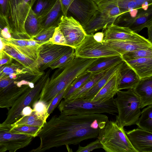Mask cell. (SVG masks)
<instances>
[{
    "instance_id": "e0dca14e",
    "label": "cell",
    "mask_w": 152,
    "mask_h": 152,
    "mask_svg": "<svg viewBox=\"0 0 152 152\" xmlns=\"http://www.w3.org/2000/svg\"><path fill=\"white\" fill-rule=\"evenodd\" d=\"M102 31L104 34L103 41L133 40L144 37L128 28L120 26L113 23Z\"/></svg>"
},
{
    "instance_id": "7a4b0ae2",
    "label": "cell",
    "mask_w": 152,
    "mask_h": 152,
    "mask_svg": "<svg viewBox=\"0 0 152 152\" xmlns=\"http://www.w3.org/2000/svg\"><path fill=\"white\" fill-rule=\"evenodd\" d=\"M96 59L75 57L65 66L59 68L45 83L39 100L48 106L55 97L86 71Z\"/></svg>"
},
{
    "instance_id": "f35d334b",
    "label": "cell",
    "mask_w": 152,
    "mask_h": 152,
    "mask_svg": "<svg viewBox=\"0 0 152 152\" xmlns=\"http://www.w3.org/2000/svg\"><path fill=\"white\" fill-rule=\"evenodd\" d=\"M63 15L67 16L68 8L73 0H59Z\"/></svg>"
},
{
    "instance_id": "74e56055",
    "label": "cell",
    "mask_w": 152,
    "mask_h": 152,
    "mask_svg": "<svg viewBox=\"0 0 152 152\" xmlns=\"http://www.w3.org/2000/svg\"><path fill=\"white\" fill-rule=\"evenodd\" d=\"M66 88L64 89L56 96L48 106L47 113L49 115L53 112L55 108L60 103L61 100L63 98L64 95Z\"/></svg>"
},
{
    "instance_id": "5bb4252c",
    "label": "cell",
    "mask_w": 152,
    "mask_h": 152,
    "mask_svg": "<svg viewBox=\"0 0 152 152\" xmlns=\"http://www.w3.org/2000/svg\"><path fill=\"white\" fill-rule=\"evenodd\" d=\"M137 152H152V132L138 128L125 132Z\"/></svg>"
},
{
    "instance_id": "1f68e13d",
    "label": "cell",
    "mask_w": 152,
    "mask_h": 152,
    "mask_svg": "<svg viewBox=\"0 0 152 152\" xmlns=\"http://www.w3.org/2000/svg\"><path fill=\"white\" fill-rule=\"evenodd\" d=\"M76 57L75 49L72 48L68 52L50 65L52 69L62 68L66 66Z\"/></svg>"
},
{
    "instance_id": "8d00e7d4",
    "label": "cell",
    "mask_w": 152,
    "mask_h": 152,
    "mask_svg": "<svg viewBox=\"0 0 152 152\" xmlns=\"http://www.w3.org/2000/svg\"><path fill=\"white\" fill-rule=\"evenodd\" d=\"M102 148V146L98 139L85 147L79 145L77 152H89L99 148Z\"/></svg>"
},
{
    "instance_id": "4dcf8cb0",
    "label": "cell",
    "mask_w": 152,
    "mask_h": 152,
    "mask_svg": "<svg viewBox=\"0 0 152 152\" xmlns=\"http://www.w3.org/2000/svg\"><path fill=\"white\" fill-rule=\"evenodd\" d=\"M41 128L38 126L27 125H21L12 127L10 131L12 133L27 134L33 137L34 138L37 137Z\"/></svg>"
},
{
    "instance_id": "ac0fdd59",
    "label": "cell",
    "mask_w": 152,
    "mask_h": 152,
    "mask_svg": "<svg viewBox=\"0 0 152 152\" xmlns=\"http://www.w3.org/2000/svg\"><path fill=\"white\" fill-rule=\"evenodd\" d=\"M140 80L134 71L124 61L118 71L117 90L133 89Z\"/></svg>"
},
{
    "instance_id": "2e32d148",
    "label": "cell",
    "mask_w": 152,
    "mask_h": 152,
    "mask_svg": "<svg viewBox=\"0 0 152 152\" xmlns=\"http://www.w3.org/2000/svg\"><path fill=\"white\" fill-rule=\"evenodd\" d=\"M146 2L152 5V0H98L96 3L100 12L115 7L120 10L122 14L131 9L142 8V5Z\"/></svg>"
},
{
    "instance_id": "8fae6325",
    "label": "cell",
    "mask_w": 152,
    "mask_h": 152,
    "mask_svg": "<svg viewBox=\"0 0 152 152\" xmlns=\"http://www.w3.org/2000/svg\"><path fill=\"white\" fill-rule=\"evenodd\" d=\"M72 48L53 44L49 41L41 45L39 48V57L36 61L39 71L44 72Z\"/></svg>"
},
{
    "instance_id": "44dd1931",
    "label": "cell",
    "mask_w": 152,
    "mask_h": 152,
    "mask_svg": "<svg viewBox=\"0 0 152 152\" xmlns=\"http://www.w3.org/2000/svg\"><path fill=\"white\" fill-rule=\"evenodd\" d=\"M121 56H111L96 58L86 71L96 74L107 70L123 61Z\"/></svg>"
},
{
    "instance_id": "f5cc1de1",
    "label": "cell",
    "mask_w": 152,
    "mask_h": 152,
    "mask_svg": "<svg viewBox=\"0 0 152 152\" xmlns=\"http://www.w3.org/2000/svg\"><path fill=\"white\" fill-rule=\"evenodd\" d=\"M93 1H94L96 3V2L98 0H92Z\"/></svg>"
},
{
    "instance_id": "f907efd6",
    "label": "cell",
    "mask_w": 152,
    "mask_h": 152,
    "mask_svg": "<svg viewBox=\"0 0 152 152\" xmlns=\"http://www.w3.org/2000/svg\"><path fill=\"white\" fill-rule=\"evenodd\" d=\"M4 45L3 42L0 40V50H1L3 48Z\"/></svg>"
},
{
    "instance_id": "30bf717a",
    "label": "cell",
    "mask_w": 152,
    "mask_h": 152,
    "mask_svg": "<svg viewBox=\"0 0 152 152\" xmlns=\"http://www.w3.org/2000/svg\"><path fill=\"white\" fill-rule=\"evenodd\" d=\"M113 24L129 28L137 33L143 28L152 26V5L146 10L140 8L136 16L132 18L127 12L119 15Z\"/></svg>"
},
{
    "instance_id": "f1b7e54d",
    "label": "cell",
    "mask_w": 152,
    "mask_h": 152,
    "mask_svg": "<svg viewBox=\"0 0 152 152\" xmlns=\"http://www.w3.org/2000/svg\"><path fill=\"white\" fill-rule=\"evenodd\" d=\"M140 115L135 124L138 128L152 132V104L143 109Z\"/></svg>"
},
{
    "instance_id": "7402d4cb",
    "label": "cell",
    "mask_w": 152,
    "mask_h": 152,
    "mask_svg": "<svg viewBox=\"0 0 152 152\" xmlns=\"http://www.w3.org/2000/svg\"><path fill=\"white\" fill-rule=\"evenodd\" d=\"M118 71L110 78L91 101H104L113 98L118 91Z\"/></svg>"
},
{
    "instance_id": "ba28073f",
    "label": "cell",
    "mask_w": 152,
    "mask_h": 152,
    "mask_svg": "<svg viewBox=\"0 0 152 152\" xmlns=\"http://www.w3.org/2000/svg\"><path fill=\"white\" fill-rule=\"evenodd\" d=\"M93 35H86L81 43L75 49L76 57L96 58L108 56H121L104 42L95 39Z\"/></svg>"
},
{
    "instance_id": "f546056e",
    "label": "cell",
    "mask_w": 152,
    "mask_h": 152,
    "mask_svg": "<svg viewBox=\"0 0 152 152\" xmlns=\"http://www.w3.org/2000/svg\"><path fill=\"white\" fill-rule=\"evenodd\" d=\"M57 0H37L33 10L38 16L41 17L46 14L53 7Z\"/></svg>"
},
{
    "instance_id": "b9f144b4",
    "label": "cell",
    "mask_w": 152,
    "mask_h": 152,
    "mask_svg": "<svg viewBox=\"0 0 152 152\" xmlns=\"http://www.w3.org/2000/svg\"><path fill=\"white\" fill-rule=\"evenodd\" d=\"M33 111V110L31 107L27 106L24 107L22 110L20 115L22 116L30 115Z\"/></svg>"
},
{
    "instance_id": "d6986e66",
    "label": "cell",
    "mask_w": 152,
    "mask_h": 152,
    "mask_svg": "<svg viewBox=\"0 0 152 152\" xmlns=\"http://www.w3.org/2000/svg\"><path fill=\"white\" fill-rule=\"evenodd\" d=\"M133 90L140 99V109L152 104V76L140 79Z\"/></svg>"
},
{
    "instance_id": "3957f363",
    "label": "cell",
    "mask_w": 152,
    "mask_h": 152,
    "mask_svg": "<svg viewBox=\"0 0 152 152\" xmlns=\"http://www.w3.org/2000/svg\"><path fill=\"white\" fill-rule=\"evenodd\" d=\"M107 152H137L124 129L117 121L108 120L97 137Z\"/></svg>"
},
{
    "instance_id": "8992f818",
    "label": "cell",
    "mask_w": 152,
    "mask_h": 152,
    "mask_svg": "<svg viewBox=\"0 0 152 152\" xmlns=\"http://www.w3.org/2000/svg\"><path fill=\"white\" fill-rule=\"evenodd\" d=\"M51 70L44 72L33 88H30L23 93L16 100L9 110L7 118L3 123L12 124L21 117V112L27 106L32 107L40 98V94L44 84L50 77Z\"/></svg>"
},
{
    "instance_id": "60d3db41",
    "label": "cell",
    "mask_w": 152,
    "mask_h": 152,
    "mask_svg": "<svg viewBox=\"0 0 152 152\" xmlns=\"http://www.w3.org/2000/svg\"><path fill=\"white\" fill-rule=\"evenodd\" d=\"M6 27H9L7 21L5 16L0 12V31Z\"/></svg>"
},
{
    "instance_id": "83f0119b",
    "label": "cell",
    "mask_w": 152,
    "mask_h": 152,
    "mask_svg": "<svg viewBox=\"0 0 152 152\" xmlns=\"http://www.w3.org/2000/svg\"><path fill=\"white\" fill-rule=\"evenodd\" d=\"M45 124L43 120L37 115L36 112L33 110L30 115L22 116L11 125L12 127L27 125L42 128Z\"/></svg>"
},
{
    "instance_id": "9c48e42d",
    "label": "cell",
    "mask_w": 152,
    "mask_h": 152,
    "mask_svg": "<svg viewBox=\"0 0 152 152\" xmlns=\"http://www.w3.org/2000/svg\"><path fill=\"white\" fill-rule=\"evenodd\" d=\"M58 26L66 40L67 45L75 49L86 35L83 26L72 16L62 15Z\"/></svg>"
},
{
    "instance_id": "7dc6e473",
    "label": "cell",
    "mask_w": 152,
    "mask_h": 152,
    "mask_svg": "<svg viewBox=\"0 0 152 152\" xmlns=\"http://www.w3.org/2000/svg\"><path fill=\"white\" fill-rule=\"evenodd\" d=\"M7 151V149L4 146L0 145V152H4Z\"/></svg>"
},
{
    "instance_id": "ee69618b",
    "label": "cell",
    "mask_w": 152,
    "mask_h": 152,
    "mask_svg": "<svg viewBox=\"0 0 152 152\" xmlns=\"http://www.w3.org/2000/svg\"><path fill=\"white\" fill-rule=\"evenodd\" d=\"M147 28L148 29V39L152 43V26Z\"/></svg>"
},
{
    "instance_id": "e575fe53",
    "label": "cell",
    "mask_w": 152,
    "mask_h": 152,
    "mask_svg": "<svg viewBox=\"0 0 152 152\" xmlns=\"http://www.w3.org/2000/svg\"><path fill=\"white\" fill-rule=\"evenodd\" d=\"M33 110L35 111L37 115L45 123L49 116L47 113L48 106L43 102L38 100L32 106Z\"/></svg>"
},
{
    "instance_id": "db71d44e",
    "label": "cell",
    "mask_w": 152,
    "mask_h": 152,
    "mask_svg": "<svg viewBox=\"0 0 152 152\" xmlns=\"http://www.w3.org/2000/svg\"><path fill=\"white\" fill-rule=\"evenodd\" d=\"M0 40H1V38L0 37Z\"/></svg>"
},
{
    "instance_id": "5b68a950",
    "label": "cell",
    "mask_w": 152,
    "mask_h": 152,
    "mask_svg": "<svg viewBox=\"0 0 152 152\" xmlns=\"http://www.w3.org/2000/svg\"><path fill=\"white\" fill-rule=\"evenodd\" d=\"M114 102L118 110L116 120L123 127L135 125L140 116V102L133 89L118 91Z\"/></svg>"
},
{
    "instance_id": "4316f807",
    "label": "cell",
    "mask_w": 152,
    "mask_h": 152,
    "mask_svg": "<svg viewBox=\"0 0 152 152\" xmlns=\"http://www.w3.org/2000/svg\"><path fill=\"white\" fill-rule=\"evenodd\" d=\"M95 74L86 70L76 77L66 88L63 98L66 99L80 88L86 81Z\"/></svg>"
},
{
    "instance_id": "52a82bcc",
    "label": "cell",
    "mask_w": 152,
    "mask_h": 152,
    "mask_svg": "<svg viewBox=\"0 0 152 152\" xmlns=\"http://www.w3.org/2000/svg\"><path fill=\"white\" fill-rule=\"evenodd\" d=\"M37 0H9L6 19L10 28L26 33L25 20Z\"/></svg>"
},
{
    "instance_id": "cb8c5ba5",
    "label": "cell",
    "mask_w": 152,
    "mask_h": 152,
    "mask_svg": "<svg viewBox=\"0 0 152 152\" xmlns=\"http://www.w3.org/2000/svg\"><path fill=\"white\" fill-rule=\"evenodd\" d=\"M124 61L109 69L104 75L81 97L91 100L110 78L120 68Z\"/></svg>"
},
{
    "instance_id": "484cf974",
    "label": "cell",
    "mask_w": 152,
    "mask_h": 152,
    "mask_svg": "<svg viewBox=\"0 0 152 152\" xmlns=\"http://www.w3.org/2000/svg\"><path fill=\"white\" fill-rule=\"evenodd\" d=\"M108 69L95 74L66 99L72 100L82 97L104 75Z\"/></svg>"
},
{
    "instance_id": "9a60e30c",
    "label": "cell",
    "mask_w": 152,
    "mask_h": 152,
    "mask_svg": "<svg viewBox=\"0 0 152 152\" xmlns=\"http://www.w3.org/2000/svg\"><path fill=\"white\" fill-rule=\"evenodd\" d=\"M103 42L121 56L127 52L152 48V43L144 37L133 40H108Z\"/></svg>"
},
{
    "instance_id": "277c9868",
    "label": "cell",
    "mask_w": 152,
    "mask_h": 152,
    "mask_svg": "<svg viewBox=\"0 0 152 152\" xmlns=\"http://www.w3.org/2000/svg\"><path fill=\"white\" fill-rule=\"evenodd\" d=\"M58 108L61 113L69 115L118 113L113 98L104 101H93L82 98L64 99L60 102Z\"/></svg>"
},
{
    "instance_id": "681fc988",
    "label": "cell",
    "mask_w": 152,
    "mask_h": 152,
    "mask_svg": "<svg viewBox=\"0 0 152 152\" xmlns=\"http://www.w3.org/2000/svg\"><path fill=\"white\" fill-rule=\"evenodd\" d=\"M8 60L6 59H3L0 60V65L6 63Z\"/></svg>"
},
{
    "instance_id": "f6af8a7d",
    "label": "cell",
    "mask_w": 152,
    "mask_h": 152,
    "mask_svg": "<svg viewBox=\"0 0 152 152\" xmlns=\"http://www.w3.org/2000/svg\"><path fill=\"white\" fill-rule=\"evenodd\" d=\"M3 71L7 75H10V74H13L14 72L13 70L11 68L9 67L5 68L4 69Z\"/></svg>"
},
{
    "instance_id": "d6a6232c",
    "label": "cell",
    "mask_w": 152,
    "mask_h": 152,
    "mask_svg": "<svg viewBox=\"0 0 152 152\" xmlns=\"http://www.w3.org/2000/svg\"><path fill=\"white\" fill-rule=\"evenodd\" d=\"M121 57L123 60L152 57V48L127 52L122 55Z\"/></svg>"
},
{
    "instance_id": "603a6c76",
    "label": "cell",
    "mask_w": 152,
    "mask_h": 152,
    "mask_svg": "<svg viewBox=\"0 0 152 152\" xmlns=\"http://www.w3.org/2000/svg\"><path fill=\"white\" fill-rule=\"evenodd\" d=\"M63 15L60 1L57 0L51 9L41 17V25L42 29L58 26Z\"/></svg>"
},
{
    "instance_id": "d4e9b609",
    "label": "cell",
    "mask_w": 152,
    "mask_h": 152,
    "mask_svg": "<svg viewBox=\"0 0 152 152\" xmlns=\"http://www.w3.org/2000/svg\"><path fill=\"white\" fill-rule=\"evenodd\" d=\"M41 20V17L38 16L31 9L24 24L25 32L31 38L35 37L42 29Z\"/></svg>"
},
{
    "instance_id": "bcb514c9",
    "label": "cell",
    "mask_w": 152,
    "mask_h": 152,
    "mask_svg": "<svg viewBox=\"0 0 152 152\" xmlns=\"http://www.w3.org/2000/svg\"><path fill=\"white\" fill-rule=\"evenodd\" d=\"M10 84V82L7 80H3L0 81V87H3Z\"/></svg>"
},
{
    "instance_id": "7c38bea8",
    "label": "cell",
    "mask_w": 152,
    "mask_h": 152,
    "mask_svg": "<svg viewBox=\"0 0 152 152\" xmlns=\"http://www.w3.org/2000/svg\"><path fill=\"white\" fill-rule=\"evenodd\" d=\"M11 124H0V145L4 146L7 151L15 152L28 145L34 137L27 134L10 132Z\"/></svg>"
},
{
    "instance_id": "7bdbcfd3",
    "label": "cell",
    "mask_w": 152,
    "mask_h": 152,
    "mask_svg": "<svg viewBox=\"0 0 152 152\" xmlns=\"http://www.w3.org/2000/svg\"><path fill=\"white\" fill-rule=\"evenodd\" d=\"M94 37L97 41L99 42H102L104 34L103 32H98L94 34Z\"/></svg>"
},
{
    "instance_id": "d590c367",
    "label": "cell",
    "mask_w": 152,
    "mask_h": 152,
    "mask_svg": "<svg viewBox=\"0 0 152 152\" xmlns=\"http://www.w3.org/2000/svg\"><path fill=\"white\" fill-rule=\"evenodd\" d=\"M49 41L53 44L67 46L66 40L58 26L56 28L53 36Z\"/></svg>"
},
{
    "instance_id": "836d02e7",
    "label": "cell",
    "mask_w": 152,
    "mask_h": 152,
    "mask_svg": "<svg viewBox=\"0 0 152 152\" xmlns=\"http://www.w3.org/2000/svg\"><path fill=\"white\" fill-rule=\"evenodd\" d=\"M56 27H52L42 29L39 33L32 38L41 45L48 42L52 37Z\"/></svg>"
},
{
    "instance_id": "816d5d0a",
    "label": "cell",
    "mask_w": 152,
    "mask_h": 152,
    "mask_svg": "<svg viewBox=\"0 0 152 152\" xmlns=\"http://www.w3.org/2000/svg\"><path fill=\"white\" fill-rule=\"evenodd\" d=\"M9 77L11 79L13 78V74H10L9 75Z\"/></svg>"
},
{
    "instance_id": "c3c4849f",
    "label": "cell",
    "mask_w": 152,
    "mask_h": 152,
    "mask_svg": "<svg viewBox=\"0 0 152 152\" xmlns=\"http://www.w3.org/2000/svg\"><path fill=\"white\" fill-rule=\"evenodd\" d=\"M11 55L15 58H16L17 56V53L15 51L12 50L10 53Z\"/></svg>"
},
{
    "instance_id": "ffe728a7",
    "label": "cell",
    "mask_w": 152,
    "mask_h": 152,
    "mask_svg": "<svg viewBox=\"0 0 152 152\" xmlns=\"http://www.w3.org/2000/svg\"><path fill=\"white\" fill-rule=\"evenodd\" d=\"M140 79L152 76V57L123 60Z\"/></svg>"
},
{
    "instance_id": "4fadbf2b",
    "label": "cell",
    "mask_w": 152,
    "mask_h": 152,
    "mask_svg": "<svg viewBox=\"0 0 152 152\" xmlns=\"http://www.w3.org/2000/svg\"><path fill=\"white\" fill-rule=\"evenodd\" d=\"M98 10L92 0H73L67 12L72 14L83 26L94 18Z\"/></svg>"
},
{
    "instance_id": "6da1fadb",
    "label": "cell",
    "mask_w": 152,
    "mask_h": 152,
    "mask_svg": "<svg viewBox=\"0 0 152 152\" xmlns=\"http://www.w3.org/2000/svg\"><path fill=\"white\" fill-rule=\"evenodd\" d=\"M109 120L101 114L54 115L44 124L37 137L40 144L31 152L45 151L53 148L76 145L82 141L97 138Z\"/></svg>"
},
{
    "instance_id": "ab89813d",
    "label": "cell",
    "mask_w": 152,
    "mask_h": 152,
    "mask_svg": "<svg viewBox=\"0 0 152 152\" xmlns=\"http://www.w3.org/2000/svg\"><path fill=\"white\" fill-rule=\"evenodd\" d=\"M8 1L9 0H0V12L6 18Z\"/></svg>"
}]
</instances>
